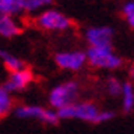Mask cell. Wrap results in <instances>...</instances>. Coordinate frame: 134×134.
Masks as SVG:
<instances>
[{"instance_id": "obj_1", "label": "cell", "mask_w": 134, "mask_h": 134, "mask_svg": "<svg viewBox=\"0 0 134 134\" xmlns=\"http://www.w3.org/2000/svg\"><path fill=\"white\" fill-rule=\"evenodd\" d=\"M59 121H80L86 124H105L116 118L111 109H101L92 99H79L63 109L57 110Z\"/></svg>"}, {"instance_id": "obj_2", "label": "cell", "mask_w": 134, "mask_h": 134, "mask_svg": "<svg viewBox=\"0 0 134 134\" xmlns=\"http://www.w3.org/2000/svg\"><path fill=\"white\" fill-rule=\"evenodd\" d=\"M85 51L87 66L93 71L116 72V71H121L125 66V59L113 48V45L87 47Z\"/></svg>"}, {"instance_id": "obj_3", "label": "cell", "mask_w": 134, "mask_h": 134, "mask_svg": "<svg viewBox=\"0 0 134 134\" xmlns=\"http://www.w3.org/2000/svg\"><path fill=\"white\" fill-rule=\"evenodd\" d=\"M81 83L77 79H68L56 83L47 92V104L53 110H60L69 104H74L80 99Z\"/></svg>"}, {"instance_id": "obj_4", "label": "cell", "mask_w": 134, "mask_h": 134, "mask_svg": "<svg viewBox=\"0 0 134 134\" xmlns=\"http://www.w3.org/2000/svg\"><path fill=\"white\" fill-rule=\"evenodd\" d=\"M33 26L44 33H66L74 29V21L56 8H47L32 18Z\"/></svg>"}, {"instance_id": "obj_5", "label": "cell", "mask_w": 134, "mask_h": 134, "mask_svg": "<svg viewBox=\"0 0 134 134\" xmlns=\"http://www.w3.org/2000/svg\"><path fill=\"white\" fill-rule=\"evenodd\" d=\"M12 115L20 121H36L39 124L50 125V127L57 125L60 122L56 110H53L48 105L44 107V105H39V104H30V103L17 104Z\"/></svg>"}, {"instance_id": "obj_6", "label": "cell", "mask_w": 134, "mask_h": 134, "mask_svg": "<svg viewBox=\"0 0 134 134\" xmlns=\"http://www.w3.org/2000/svg\"><path fill=\"white\" fill-rule=\"evenodd\" d=\"M53 62L57 69L65 72L77 74L87 66L86 51L81 48H65L59 50L53 54Z\"/></svg>"}, {"instance_id": "obj_7", "label": "cell", "mask_w": 134, "mask_h": 134, "mask_svg": "<svg viewBox=\"0 0 134 134\" xmlns=\"http://www.w3.org/2000/svg\"><path fill=\"white\" fill-rule=\"evenodd\" d=\"M81 36L87 47H105L113 45L115 41V29L107 24H97L86 27Z\"/></svg>"}, {"instance_id": "obj_8", "label": "cell", "mask_w": 134, "mask_h": 134, "mask_svg": "<svg viewBox=\"0 0 134 134\" xmlns=\"http://www.w3.org/2000/svg\"><path fill=\"white\" fill-rule=\"evenodd\" d=\"M33 83H35V72L32 71V68L24 66L17 71H11L3 85L11 93L17 95V93L27 91Z\"/></svg>"}, {"instance_id": "obj_9", "label": "cell", "mask_w": 134, "mask_h": 134, "mask_svg": "<svg viewBox=\"0 0 134 134\" xmlns=\"http://www.w3.org/2000/svg\"><path fill=\"white\" fill-rule=\"evenodd\" d=\"M24 30V26L20 18L0 14V39H14L20 36Z\"/></svg>"}, {"instance_id": "obj_10", "label": "cell", "mask_w": 134, "mask_h": 134, "mask_svg": "<svg viewBox=\"0 0 134 134\" xmlns=\"http://www.w3.org/2000/svg\"><path fill=\"white\" fill-rule=\"evenodd\" d=\"M119 101H121V110L124 113L128 115V113L134 111V83H131L130 80L122 81Z\"/></svg>"}, {"instance_id": "obj_11", "label": "cell", "mask_w": 134, "mask_h": 134, "mask_svg": "<svg viewBox=\"0 0 134 134\" xmlns=\"http://www.w3.org/2000/svg\"><path fill=\"white\" fill-rule=\"evenodd\" d=\"M24 5L26 0H0V14L20 18L26 15Z\"/></svg>"}, {"instance_id": "obj_12", "label": "cell", "mask_w": 134, "mask_h": 134, "mask_svg": "<svg viewBox=\"0 0 134 134\" xmlns=\"http://www.w3.org/2000/svg\"><path fill=\"white\" fill-rule=\"evenodd\" d=\"M15 98L14 93L8 91L5 85H0V119H5L15 109Z\"/></svg>"}, {"instance_id": "obj_13", "label": "cell", "mask_w": 134, "mask_h": 134, "mask_svg": "<svg viewBox=\"0 0 134 134\" xmlns=\"http://www.w3.org/2000/svg\"><path fill=\"white\" fill-rule=\"evenodd\" d=\"M0 60L3 63V66L8 69V72L11 71H17V69H21V68L27 66L26 62L18 57L17 54H14L11 51H6V50H2V54H0Z\"/></svg>"}, {"instance_id": "obj_14", "label": "cell", "mask_w": 134, "mask_h": 134, "mask_svg": "<svg viewBox=\"0 0 134 134\" xmlns=\"http://www.w3.org/2000/svg\"><path fill=\"white\" fill-rule=\"evenodd\" d=\"M122 89V80L116 75H107L103 83V92L110 98H119Z\"/></svg>"}, {"instance_id": "obj_15", "label": "cell", "mask_w": 134, "mask_h": 134, "mask_svg": "<svg viewBox=\"0 0 134 134\" xmlns=\"http://www.w3.org/2000/svg\"><path fill=\"white\" fill-rule=\"evenodd\" d=\"M122 21L130 30H134V0H124L119 8Z\"/></svg>"}, {"instance_id": "obj_16", "label": "cell", "mask_w": 134, "mask_h": 134, "mask_svg": "<svg viewBox=\"0 0 134 134\" xmlns=\"http://www.w3.org/2000/svg\"><path fill=\"white\" fill-rule=\"evenodd\" d=\"M54 3V0H26V5H24V11L26 15H36L41 11L47 9V8H51Z\"/></svg>"}, {"instance_id": "obj_17", "label": "cell", "mask_w": 134, "mask_h": 134, "mask_svg": "<svg viewBox=\"0 0 134 134\" xmlns=\"http://www.w3.org/2000/svg\"><path fill=\"white\" fill-rule=\"evenodd\" d=\"M127 75H128V79L131 83H134V65H131V66L128 68V71H127Z\"/></svg>"}]
</instances>
